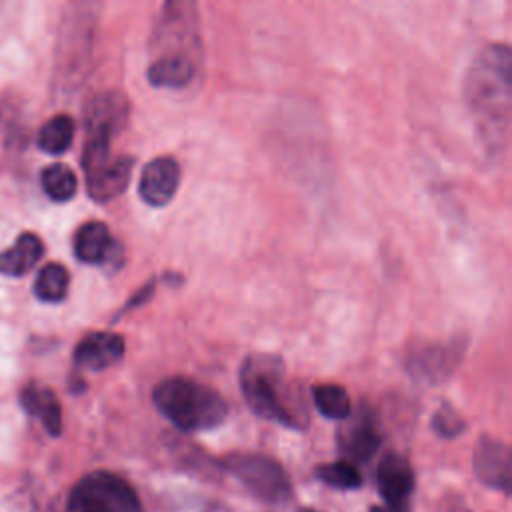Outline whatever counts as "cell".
Wrapping results in <instances>:
<instances>
[{
  "instance_id": "cell-1",
  "label": "cell",
  "mask_w": 512,
  "mask_h": 512,
  "mask_svg": "<svg viewBox=\"0 0 512 512\" xmlns=\"http://www.w3.org/2000/svg\"><path fill=\"white\" fill-rule=\"evenodd\" d=\"M464 98L480 142L490 152H500L508 140L512 102L506 44H488L476 54L466 72Z\"/></svg>"
},
{
  "instance_id": "cell-2",
  "label": "cell",
  "mask_w": 512,
  "mask_h": 512,
  "mask_svg": "<svg viewBox=\"0 0 512 512\" xmlns=\"http://www.w3.org/2000/svg\"><path fill=\"white\" fill-rule=\"evenodd\" d=\"M240 388L250 410L260 418L288 428L306 426V404L278 358L266 354L248 356L240 368Z\"/></svg>"
},
{
  "instance_id": "cell-3",
  "label": "cell",
  "mask_w": 512,
  "mask_h": 512,
  "mask_svg": "<svg viewBox=\"0 0 512 512\" xmlns=\"http://www.w3.org/2000/svg\"><path fill=\"white\" fill-rule=\"evenodd\" d=\"M152 400L158 412L184 432L212 430L228 414L224 398L214 388L182 376L158 382Z\"/></svg>"
},
{
  "instance_id": "cell-4",
  "label": "cell",
  "mask_w": 512,
  "mask_h": 512,
  "mask_svg": "<svg viewBox=\"0 0 512 512\" xmlns=\"http://www.w3.org/2000/svg\"><path fill=\"white\" fill-rule=\"evenodd\" d=\"M96 20V0L70 2L58 44V70L64 82L74 84L78 78H82L92 56Z\"/></svg>"
},
{
  "instance_id": "cell-5",
  "label": "cell",
  "mask_w": 512,
  "mask_h": 512,
  "mask_svg": "<svg viewBox=\"0 0 512 512\" xmlns=\"http://www.w3.org/2000/svg\"><path fill=\"white\" fill-rule=\"evenodd\" d=\"M152 56H186L200 64L198 12L194 0H164L152 34Z\"/></svg>"
},
{
  "instance_id": "cell-6",
  "label": "cell",
  "mask_w": 512,
  "mask_h": 512,
  "mask_svg": "<svg viewBox=\"0 0 512 512\" xmlns=\"http://www.w3.org/2000/svg\"><path fill=\"white\" fill-rule=\"evenodd\" d=\"M68 512H142L138 494L118 474L98 470L82 476L68 496Z\"/></svg>"
},
{
  "instance_id": "cell-7",
  "label": "cell",
  "mask_w": 512,
  "mask_h": 512,
  "mask_svg": "<svg viewBox=\"0 0 512 512\" xmlns=\"http://www.w3.org/2000/svg\"><path fill=\"white\" fill-rule=\"evenodd\" d=\"M222 464L236 480H240V484L266 504H282L292 494L284 468L270 456L240 452L226 456Z\"/></svg>"
},
{
  "instance_id": "cell-8",
  "label": "cell",
  "mask_w": 512,
  "mask_h": 512,
  "mask_svg": "<svg viewBox=\"0 0 512 512\" xmlns=\"http://www.w3.org/2000/svg\"><path fill=\"white\" fill-rule=\"evenodd\" d=\"M130 118V102L118 90H104L94 94L84 108L86 136L114 138L124 130Z\"/></svg>"
},
{
  "instance_id": "cell-9",
  "label": "cell",
  "mask_w": 512,
  "mask_h": 512,
  "mask_svg": "<svg viewBox=\"0 0 512 512\" xmlns=\"http://www.w3.org/2000/svg\"><path fill=\"white\" fill-rule=\"evenodd\" d=\"M376 484L390 512H408L414 494V470L410 462L396 452H388L376 472Z\"/></svg>"
},
{
  "instance_id": "cell-10",
  "label": "cell",
  "mask_w": 512,
  "mask_h": 512,
  "mask_svg": "<svg viewBox=\"0 0 512 512\" xmlns=\"http://www.w3.org/2000/svg\"><path fill=\"white\" fill-rule=\"evenodd\" d=\"M476 478L486 486L496 488L504 494L510 492L512 484V454L506 442L494 436H480L474 446L472 456Z\"/></svg>"
},
{
  "instance_id": "cell-11",
  "label": "cell",
  "mask_w": 512,
  "mask_h": 512,
  "mask_svg": "<svg viewBox=\"0 0 512 512\" xmlns=\"http://www.w3.org/2000/svg\"><path fill=\"white\" fill-rule=\"evenodd\" d=\"M134 160L130 156H108L106 160L84 170L86 188L92 200L110 202L120 196L132 176Z\"/></svg>"
},
{
  "instance_id": "cell-12",
  "label": "cell",
  "mask_w": 512,
  "mask_h": 512,
  "mask_svg": "<svg viewBox=\"0 0 512 512\" xmlns=\"http://www.w3.org/2000/svg\"><path fill=\"white\" fill-rule=\"evenodd\" d=\"M350 416L352 420L340 430L338 436L340 448L350 460L366 462L376 454L382 442L378 420L366 406H362L356 414L350 412Z\"/></svg>"
},
{
  "instance_id": "cell-13",
  "label": "cell",
  "mask_w": 512,
  "mask_h": 512,
  "mask_svg": "<svg viewBox=\"0 0 512 512\" xmlns=\"http://www.w3.org/2000/svg\"><path fill=\"white\" fill-rule=\"evenodd\" d=\"M180 184V166L170 156H160L150 160L140 176V198L148 206H166Z\"/></svg>"
},
{
  "instance_id": "cell-14",
  "label": "cell",
  "mask_w": 512,
  "mask_h": 512,
  "mask_svg": "<svg viewBox=\"0 0 512 512\" xmlns=\"http://www.w3.org/2000/svg\"><path fill=\"white\" fill-rule=\"evenodd\" d=\"M462 342L454 344H428L422 348H416L408 358V370L418 380L426 382H440L444 380L458 360L462 358Z\"/></svg>"
},
{
  "instance_id": "cell-15",
  "label": "cell",
  "mask_w": 512,
  "mask_h": 512,
  "mask_svg": "<svg viewBox=\"0 0 512 512\" xmlns=\"http://www.w3.org/2000/svg\"><path fill=\"white\" fill-rule=\"evenodd\" d=\"M126 350V342L116 332H92L84 336L76 350H74V362L78 368L84 370H104L116 364Z\"/></svg>"
},
{
  "instance_id": "cell-16",
  "label": "cell",
  "mask_w": 512,
  "mask_h": 512,
  "mask_svg": "<svg viewBox=\"0 0 512 512\" xmlns=\"http://www.w3.org/2000/svg\"><path fill=\"white\" fill-rule=\"evenodd\" d=\"M118 246L104 222H86L76 230L74 236V254L84 264H102L108 262Z\"/></svg>"
},
{
  "instance_id": "cell-17",
  "label": "cell",
  "mask_w": 512,
  "mask_h": 512,
  "mask_svg": "<svg viewBox=\"0 0 512 512\" xmlns=\"http://www.w3.org/2000/svg\"><path fill=\"white\" fill-rule=\"evenodd\" d=\"M20 404L30 416L38 418L44 424L48 434L58 436L62 432L60 402L48 386H42L38 382L26 384L20 392Z\"/></svg>"
},
{
  "instance_id": "cell-18",
  "label": "cell",
  "mask_w": 512,
  "mask_h": 512,
  "mask_svg": "<svg viewBox=\"0 0 512 512\" xmlns=\"http://www.w3.org/2000/svg\"><path fill=\"white\" fill-rule=\"evenodd\" d=\"M198 70V62L186 56H158L152 58L148 68V80L156 88L178 90L188 86Z\"/></svg>"
},
{
  "instance_id": "cell-19",
  "label": "cell",
  "mask_w": 512,
  "mask_h": 512,
  "mask_svg": "<svg viewBox=\"0 0 512 512\" xmlns=\"http://www.w3.org/2000/svg\"><path fill=\"white\" fill-rule=\"evenodd\" d=\"M44 244L34 232H22L16 242L0 252V272L6 276H24L42 258Z\"/></svg>"
},
{
  "instance_id": "cell-20",
  "label": "cell",
  "mask_w": 512,
  "mask_h": 512,
  "mask_svg": "<svg viewBox=\"0 0 512 512\" xmlns=\"http://www.w3.org/2000/svg\"><path fill=\"white\" fill-rule=\"evenodd\" d=\"M74 120L68 114H56L38 132V146L46 154H62L70 148L74 138Z\"/></svg>"
},
{
  "instance_id": "cell-21",
  "label": "cell",
  "mask_w": 512,
  "mask_h": 512,
  "mask_svg": "<svg viewBox=\"0 0 512 512\" xmlns=\"http://www.w3.org/2000/svg\"><path fill=\"white\" fill-rule=\"evenodd\" d=\"M68 284H70L68 270L58 262H50L38 272L34 280V294L42 302H60L68 292Z\"/></svg>"
},
{
  "instance_id": "cell-22",
  "label": "cell",
  "mask_w": 512,
  "mask_h": 512,
  "mask_svg": "<svg viewBox=\"0 0 512 512\" xmlns=\"http://www.w3.org/2000/svg\"><path fill=\"white\" fill-rule=\"evenodd\" d=\"M314 406L330 420H344L352 412L348 392L340 384H318L312 390Z\"/></svg>"
},
{
  "instance_id": "cell-23",
  "label": "cell",
  "mask_w": 512,
  "mask_h": 512,
  "mask_svg": "<svg viewBox=\"0 0 512 512\" xmlns=\"http://www.w3.org/2000/svg\"><path fill=\"white\" fill-rule=\"evenodd\" d=\"M40 184H42V190L46 192V196L52 198L54 202L70 200L78 188L76 174L66 164H60V162L50 164L42 170Z\"/></svg>"
},
{
  "instance_id": "cell-24",
  "label": "cell",
  "mask_w": 512,
  "mask_h": 512,
  "mask_svg": "<svg viewBox=\"0 0 512 512\" xmlns=\"http://www.w3.org/2000/svg\"><path fill=\"white\" fill-rule=\"evenodd\" d=\"M316 476L326 482L328 486L342 488V490H352L362 484V476L356 470V466L348 460H336L330 464H322L316 468Z\"/></svg>"
},
{
  "instance_id": "cell-25",
  "label": "cell",
  "mask_w": 512,
  "mask_h": 512,
  "mask_svg": "<svg viewBox=\"0 0 512 512\" xmlns=\"http://www.w3.org/2000/svg\"><path fill=\"white\" fill-rule=\"evenodd\" d=\"M432 428L442 436V438H454L464 430V420L458 416V412L452 406H442L434 418H432Z\"/></svg>"
},
{
  "instance_id": "cell-26",
  "label": "cell",
  "mask_w": 512,
  "mask_h": 512,
  "mask_svg": "<svg viewBox=\"0 0 512 512\" xmlns=\"http://www.w3.org/2000/svg\"><path fill=\"white\" fill-rule=\"evenodd\" d=\"M152 288H154V284H152V282H150V284H148V286H146V288H142V290H138V292H136V294H134V298H132V300H130V302H128V304H126V308H132V306H138V304H142V302H144V300H148V296H150V294H152ZM126 308H124V310H126ZM124 310H122V312H124Z\"/></svg>"
},
{
  "instance_id": "cell-27",
  "label": "cell",
  "mask_w": 512,
  "mask_h": 512,
  "mask_svg": "<svg viewBox=\"0 0 512 512\" xmlns=\"http://www.w3.org/2000/svg\"><path fill=\"white\" fill-rule=\"evenodd\" d=\"M440 512H468V510L460 502H446Z\"/></svg>"
},
{
  "instance_id": "cell-28",
  "label": "cell",
  "mask_w": 512,
  "mask_h": 512,
  "mask_svg": "<svg viewBox=\"0 0 512 512\" xmlns=\"http://www.w3.org/2000/svg\"><path fill=\"white\" fill-rule=\"evenodd\" d=\"M370 512H390L388 508H380V506H374Z\"/></svg>"
},
{
  "instance_id": "cell-29",
  "label": "cell",
  "mask_w": 512,
  "mask_h": 512,
  "mask_svg": "<svg viewBox=\"0 0 512 512\" xmlns=\"http://www.w3.org/2000/svg\"><path fill=\"white\" fill-rule=\"evenodd\" d=\"M300 512H316V510H310V508H306V510H300Z\"/></svg>"
}]
</instances>
